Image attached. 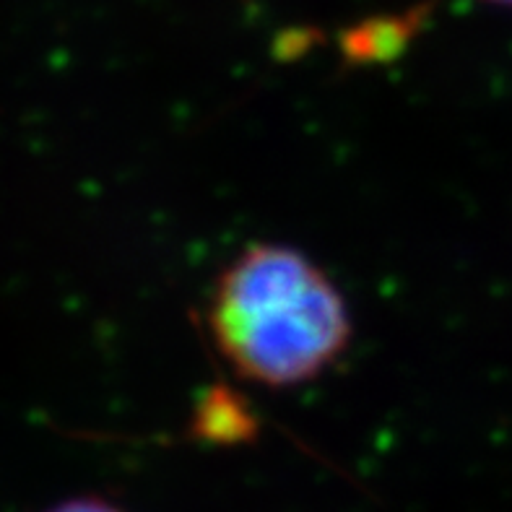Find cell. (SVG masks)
<instances>
[{
    "label": "cell",
    "instance_id": "cell-2",
    "mask_svg": "<svg viewBox=\"0 0 512 512\" xmlns=\"http://www.w3.org/2000/svg\"><path fill=\"white\" fill-rule=\"evenodd\" d=\"M414 19L398 16V19L385 21H367L359 24L354 32L346 37L344 47L351 58L367 60V58H388L390 52L403 47V39L411 34Z\"/></svg>",
    "mask_w": 512,
    "mask_h": 512
},
{
    "label": "cell",
    "instance_id": "cell-4",
    "mask_svg": "<svg viewBox=\"0 0 512 512\" xmlns=\"http://www.w3.org/2000/svg\"><path fill=\"white\" fill-rule=\"evenodd\" d=\"M484 3H492V6H505V8H512V0H484Z\"/></svg>",
    "mask_w": 512,
    "mask_h": 512
},
{
    "label": "cell",
    "instance_id": "cell-1",
    "mask_svg": "<svg viewBox=\"0 0 512 512\" xmlns=\"http://www.w3.org/2000/svg\"><path fill=\"white\" fill-rule=\"evenodd\" d=\"M208 331L250 383L292 388L328 370L351 341L344 294L305 253L286 245L242 250L216 279Z\"/></svg>",
    "mask_w": 512,
    "mask_h": 512
},
{
    "label": "cell",
    "instance_id": "cell-3",
    "mask_svg": "<svg viewBox=\"0 0 512 512\" xmlns=\"http://www.w3.org/2000/svg\"><path fill=\"white\" fill-rule=\"evenodd\" d=\"M47 512H123L112 502L99 500V497H78V500H65Z\"/></svg>",
    "mask_w": 512,
    "mask_h": 512
}]
</instances>
